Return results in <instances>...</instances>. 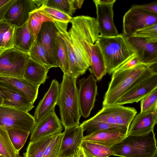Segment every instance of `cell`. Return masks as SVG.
I'll return each instance as SVG.
<instances>
[{"label":"cell","instance_id":"cell-18","mask_svg":"<svg viewBox=\"0 0 157 157\" xmlns=\"http://www.w3.org/2000/svg\"><path fill=\"white\" fill-rule=\"evenodd\" d=\"M57 157H73L83 141V131L80 125L65 128Z\"/></svg>","mask_w":157,"mask_h":157},{"label":"cell","instance_id":"cell-48","mask_svg":"<svg viewBox=\"0 0 157 157\" xmlns=\"http://www.w3.org/2000/svg\"><path fill=\"white\" fill-rule=\"evenodd\" d=\"M0 157H6L5 156H4L0 154ZM19 157H22L21 156H19Z\"/></svg>","mask_w":157,"mask_h":157},{"label":"cell","instance_id":"cell-39","mask_svg":"<svg viewBox=\"0 0 157 157\" xmlns=\"http://www.w3.org/2000/svg\"><path fill=\"white\" fill-rule=\"evenodd\" d=\"M140 101V112L147 111L157 105V88L153 90Z\"/></svg>","mask_w":157,"mask_h":157},{"label":"cell","instance_id":"cell-25","mask_svg":"<svg viewBox=\"0 0 157 157\" xmlns=\"http://www.w3.org/2000/svg\"><path fill=\"white\" fill-rule=\"evenodd\" d=\"M35 41L26 23L21 26L15 27L13 48L29 54Z\"/></svg>","mask_w":157,"mask_h":157},{"label":"cell","instance_id":"cell-16","mask_svg":"<svg viewBox=\"0 0 157 157\" xmlns=\"http://www.w3.org/2000/svg\"><path fill=\"white\" fill-rule=\"evenodd\" d=\"M157 123V105L136 114L128 129L127 136H141L154 131Z\"/></svg>","mask_w":157,"mask_h":157},{"label":"cell","instance_id":"cell-9","mask_svg":"<svg viewBox=\"0 0 157 157\" xmlns=\"http://www.w3.org/2000/svg\"><path fill=\"white\" fill-rule=\"evenodd\" d=\"M35 124L33 116L28 112L0 106V126L5 130L15 129L30 132Z\"/></svg>","mask_w":157,"mask_h":157},{"label":"cell","instance_id":"cell-36","mask_svg":"<svg viewBox=\"0 0 157 157\" xmlns=\"http://www.w3.org/2000/svg\"><path fill=\"white\" fill-rule=\"evenodd\" d=\"M29 55L31 59L45 66L49 69H50L45 51L42 46L36 40L34 42Z\"/></svg>","mask_w":157,"mask_h":157},{"label":"cell","instance_id":"cell-13","mask_svg":"<svg viewBox=\"0 0 157 157\" xmlns=\"http://www.w3.org/2000/svg\"><path fill=\"white\" fill-rule=\"evenodd\" d=\"M125 37L141 63L149 65L157 63V38H146L134 35Z\"/></svg>","mask_w":157,"mask_h":157},{"label":"cell","instance_id":"cell-19","mask_svg":"<svg viewBox=\"0 0 157 157\" xmlns=\"http://www.w3.org/2000/svg\"><path fill=\"white\" fill-rule=\"evenodd\" d=\"M0 91L3 97L2 105L28 112L33 108V104L11 86L0 81Z\"/></svg>","mask_w":157,"mask_h":157},{"label":"cell","instance_id":"cell-17","mask_svg":"<svg viewBox=\"0 0 157 157\" xmlns=\"http://www.w3.org/2000/svg\"><path fill=\"white\" fill-rule=\"evenodd\" d=\"M157 88V73L146 78L130 89L115 103L124 104L138 102Z\"/></svg>","mask_w":157,"mask_h":157},{"label":"cell","instance_id":"cell-4","mask_svg":"<svg viewBox=\"0 0 157 157\" xmlns=\"http://www.w3.org/2000/svg\"><path fill=\"white\" fill-rule=\"evenodd\" d=\"M97 41L109 75L135 53L123 34L112 37L99 35Z\"/></svg>","mask_w":157,"mask_h":157},{"label":"cell","instance_id":"cell-42","mask_svg":"<svg viewBox=\"0 0 157 157\" xmlns=\"http://www.w3.org/2000/svg\"><path fill=\"white\" fill-rule=\"evenodd\" d=\"M15 0H0V21L2 20L6 12Z\"/></svg>","mask_w":157,"mask_h":157},{"label":"cell","instance_id":"cell-38","mask_svg":"<svg viewBox=\"0 0 157 157\" xmlns=\"http://www.w3.org/2000/svg\"><path fill=\"white\" fill-rule=\"evenodd\" d=\"M40 8L53 21L69 23L72 18L57 9L48 7L43 4L40 6Z\"/></svg>","mask_w":157,"mask_h":157},{"label":"cell","instance_id":"cell-7","mask_svg":"<svg viewBox=\"0 0 157 157\" xmlns=\"http://www.w3.org/2000/svg\"><path fill=\"white\" fill-rule=\"evenodd\" d=\"M29 55L14 48L0 51V76L23 77Z\"/></svg>","mask_w":157,"mask_h":157},{"label":"cell","instance_id":"cell-40","mask_svg":"<svg viewBox=\"0 0 157 157\" xmlns=\"http://www.w3.org/2000/svg\"><path fill=\"white\" fill-rule=\"evenodd\" d=\"M132 35L146 38H157V23L136 31Z\"/></svg>","mask_w":157,"mask_h":157},{"label":"cell","instance_id":"cell-24","mask_svg":"<svg viewBox=\"0 0 157 157\" xmlns=\"http://www.w3.org/2000/svg\"><path fill=\"white\" fill-rule=\"evenodd\" d=\"M49 69L30 58L26 64L23 78L34 84L40 86L44 84L48 78Z\"/></svg>","mask_w":157,"mask_h":157},{"label":"cell","instance_id":"cell-28","mask_svg":"<svg viewBox=\"0 0 157 157\" xmlns=\"http://www.w3.org/2000/svg\"><path fill=\"white\" fill-rule=\"evenodd\" d=\"M83 131L89 134L101 130H113L118 131L127 134L128 128L126 127L102 122L93 121L87 120L80 124Z\"/></svg>","mask_w":157,"mask_h":157},{"label":"cell","instance_id":"cell-10","mask_svg":"<svg viewBox=\"0 0 157 157\" xmlns=\"http://www.w3.org/2000/svg\"><path fill=\"white\" fill-rule=\"evenodd\" d=\"M99 35L112 37L118 34L114 20L113 6L116 0H94Z\"/></svg>","mask_w":157,"mask_h":157},{"label":"cell","instance_id":"cell-29","mask_svg":"<svg viewBox=\"0 0 157 157\" xmlns=\"http://www.w3.org/2000/svg\"><path fill=\"white\" fill-rule=\"evenodd\" d=\"M15 29L6 21H0V51L13 48Z\"/></svg>","mask_w":157,"mask_h":157},{"label":"cell","instance_id":"cell-23","mask_svg":"<svg viewBox=\"0 0 157 157\" xmlns=\"http://www.w3.org/2000/svg\"><path fill=\"white\" fill-rule=\"evenodd\" d=\"M58 30L57 35L64 41L67 48L69 66V76L77 78L80 76L75 58L67 31L68 23L53 21Z\"/></svg>","mask_w":157,"mask_h":157},{"label":"cell","instance_id":"cell-37","mask_svg":"<svg viewBox=\"0 0 157 157\" xmlns=\"http://www.w3.org/2000/svg\"><path fill=\"white\" fill-rule=\"evenodd\" d=\"M63 133L56 134L47 147L42 157H57L60 149Z\"/></svg>","mask_w":157,"mask_h":157},{"label":"cell","instance_id":"cell-44","mask_svg":"<svg viewBox=\"0 0 157 157\" xmlns=\"http://www.w3.org/2000/svg\"><path fill=\"white\" fill-rule=\"evenodd\" d=\"M73 157H90L83 149L80 146L77 150L75 155Z\"/></svg>","mask_w":157,"mask_h":157},{"label":"cell","instance_id":"cell-8","mask_svg":"<svg viewBox=\"0 0 157 157\" xmlns=\"http://www.w3.org/2000/svg\"><path fill=\"white\" fill-rule=\"evenodd\" d=\"M157 23V14L146 11L134 5L123 16V34L132 35L136 31Z\"/></svg>","mask_w":157,"mask_h":157},{"label":"cell","instance_id":"cell-45","mask_svg":"<svg viewBox=\"0 0 157 157\" xmlns=\"http://www.w3.org/2000/svg\"><path fill=\"white\" fill-rule=\"evenodd\" d=\"M84 1V0H75V4L77 8H81Z\"/></svg>","mask_w":157,"mask_h":157},{"label":"cell","instance_id":"cell-34","mask_svg":"<svg viewBox=\"0 0 157 157\" xmlns=\"http://www.w3.org/2000/svg\"><path fill=\"white\" fill-rule=\"evenodd\" d=\"M0 154L6 157L20 156L13 147L7 131L0 126Z\"/></svg>","mask_w":157,"mask_h":157},{"label":"cell","instance_id":"cell-12","mask_svg":"<svg viewBox=\"0 0 157 157\" xmlns=\"http://www.w3.org/2000/svg\"><path fill=\"white\" fill-rule=\"evenodd\" d=\"M45 0H15L6 12L2 20L15 27L26 23L30 13L39 8Z\"/></svg>","mask_w":157,"mask_h":157},{"label":"cell","instance_id":"cell-6","mask_svg":"<svg viewBox=\"0 0 157 157\" xmlns=\"http://www.w3.org/2000/svg\"><path fill=\"white\" fill-rule=\"evenodd\" d=\"M137 113L134 108L114 104L103 106L101 110L88 120L123 126L128 129Z\"/></svg>","mask_w":157,"mask_h":157},{"label":"cell","instance_id":"cell-5","mask_svg":"<svg viewBox=\"0 0 157 157\" xmlns=\"http://www.w3.org/2000/svg\"><path fill=\"white\" fill-rule=\"evenodd\" d=\"M113 155L122 157H152L157 152L154 131L141 136H127L110 148Z\"/></svg>","mask_w":157,"mask_h":157},{"label":"cell","instance_id":"cell-43","mask_svg":"<svg viewBox=\"0 0 157 157\" xmlns=\"http://www.w3.org/2000/svg\"><path fill=\"white\" fill-rule=\"evenodd\" d=\"M141 9L149 12L157 14V1L142 5H137Z\"/></svg>","mask_w":157,"mask_h":157},{"label":"cell","instance_id":"cell-41","mask_svg":"<svg viewBox=\"0 0 157 157\" xmlns=\"http://www.w3.org/2000/svg\"><path fill=\"white\" fill-rule=\"evenodd\" d=\"M140 63H141L139 61L137 56L135 53L129 59L117 69L115 71H120L128 69Z\"/></svg>","mask_w":157,"mask_h":157},{"label":"cell","instance_id":"cell-32","mask_svg":"<svg viewBox=\"0 0 157 157\" xmlns=\"http://www.w3.org/2000/svg\"><path fill=\"white\" fill-rule=\"evenodd\" d=\"M43 4L57 9L71 17L77 8L75 0H45Z\"/></svg>","mask_w":157,"mask_h":157},{"label":"cell","instance_id":"cell-31","mask_svg":"<svg viewBox=\"0 0 157 157\" xmlns=\"http://www.w3.org/2000/svg\"><path fill=\"white\" fill-rule=\"evenodd\" d=\"M80 146L90 157H108L113 155L110 148L95 142L83 140Z\"/></svg>","mask_w":157,"mask_h":157},{"label":"cell","instance_id":"cell-27","mask_svg":"<svg viewBox=\"0 0 157 157\" xmlns=\"http://www.w3.org/2000/svg\"><path fill=\"white\" fill-rule=\"evenodd\" d=\"M53 22V20L40 8L32 11L26 22L28 27L33 35L35 41L43 23L45 22Z\"/></svg>","mask_w":157,"mask_h":157},{"label":"cell","instance_id":"cell-11","mask_svg":"<svg viewBox=\"0 0 157 157\" xmlns=\"http://www.w3.org/2000/svg\"><path fill=\"white\" fill-rule=\"evenodd\" d=\"M58 31L53 22H44L36 40L41 44L45 51L50 68L59 67L57 53Z\"/></svg>","mask_w":157,"mask_h":157},{"label":"cell","instance_id":"cell-15","mask_svg":"<svg viewBox=\"0 0 157 157\" xmlns=\"http://www.w3.org/2000/svg\"><path fill=\"white\" fill-rule=\"evenodd\" d=\"M55 109L35 124L31 132L29 142L62 133L63 126Z\"/></svg>","mask_w":157,"mask_h":157},{"label":"cell","instance_id":"cell-30","mask_svg":"<svg viewBox=\"0 0 157 157\" xmlns=\"http://www.w3.org/2000/svg\"><path fill=\"white\" fill-rule=\"evenodd\" d=\"M55 135L29 142L24 157H42L47 147Z\"/></svg>","mask_w":157,"mask_h":157},{"label":"cell","instance_id":"cell-35","mask_svg":"<svg viewBox=\"0 0 157 157\" xmlns=\"http://www.w3.org/2000/svg\"><path fill=\"white\" fill-rule=\"evenodd\" d=\"M7 132L13 147L19 152L25 143L30 132L15 129H9Z\"/></svg>","mask_w":157,"mask_h":157},{"label":"cell","instance_id":"cell-46","mask_svg":"<svg viewBox=\"0 0 157 157\" xmlns=\"http://www.w3.org/2000/svg\"><path fill=\"white\" fill-rule=\"evenodd\" d=\"M3 101V99L2 94L0 91V106L2 105Z\"/></svg>","mask_w":157,"mask_h":157},{"label":"cell","instance_id":"cell-47","mask_svg":"<svg viewBox=\"0 0 157 157\" xmlns=\"http://www.w3.org/2000/svg\"><path fill=\"white\" fill-rule=\"evenodd\" d=\"M152 157H157V152L155 153Z\"/></svg>","mask_w":157,"mask_h":157},{"label":"cell","instance_id":"cell-2","mask_svg":"<svg viewBox=\"0 0 157 157\" xmlns=\"http://www.w3.org/2000/svg\"><path fill=\"white\" fill-rule=\"evenodd\" d=\"M156 73L157 63L152 65L140 63L128 69L114 71L104 96L102 106L115 104L134 86Z\"/></svg>","mask_w":157,"mask_h":157},{"label":"cell","instance_id":"cell-26","mask_svg":"<svg viewBox=\"0 0 157 157\" xmlns=\"http://www.w3.org/2000/svg\"><path fill=\"white\" fill-rule=\"evenodd\" d=\"M90 60L89 70L97 81H100L107 72L104 58L97 41L92 46Z\"/></svg>","mask_w":157,"mask_h":157},{"label":"cell","instance_id":"cell-33","mask_svg":"<svg viewBox=\"0 0 157 157\" xmlns=\"http://www.w3.org/2000/svg\"><path fill=\"white\" fill-rule=\"evenodd\" d=\"M57 56L59 67L63 74L69 76V66L67 48L63 40L57 34Z\"/></svg>","mask_w":157,"mask_h":157},{"label":"cell","instance_id":"cell-3","mask_svg":"<svg viewBox=\"0 0 157 157\" xmlns=\"http://www.w3.org/2000/svg\"><path fill=\"white\" fill-rule=\"evenodd\" d=\"M77 78L63 74L58 99L60 121L64 128L79 125L80 112Z\"/></svg>","mask_w":157,"mask_h":157},{"label":"cell","instance_id":"cell-14","mask_svg":"<svg viewBox=\"0 0 157 157\" xmlns=\"http://www.w3.org/2000/svg\"><path fill=\"white\" fill-rule=\"evenodd\" d=\"M97 81L92 74L79 80L78 94L80 112L81 116L85 118L89 116L94 107L98 94Z\"/></svg>","mask_w":157,"mask_h":157},{"label":"cell","instance_id":"cell-22","mask_svg":"<svg viewBox=\"0 0 157 157\" xmlns=\"http://www.w3.org/2000/svg\"><path fill=\"white\" fill-rule=\"evenodd\" d=\"M126 136V134L119 131L104 130L87 135L83 137V141L95 142L110 148Z\"/></svg>","mask_w":157,"mask_h":157},{"label":"cell","instance_id":"cell-1","mask_svg":"<svg viewBox=\"0 0 157 157\" xmlns=\"http://www.w3.org/2000/svg\"><path fill=\"white\" fill-rule=\"evenodd\" d=\"M68 33L80 75L84 74L90 66L92 46L98 40L99 33L96 19L88 16L72 18Z\"/></svg>","mask_w":157,"mask_h":157},{"label":"cell","instance_id":"cell-20","mask_svg":"<svg viewBox=\"0 0 157 157\" xmlns=\"http://www.w3.org/2000/svg\"><path fill=\"white\" fill-rule=\"evenodd\" d=\"M60 85L56 79L52 80L49 88L40 100L35 109L33 116L35 123L55 109L58 99Z\"/></svg>","mask_w":157,"mask_h":157},{"label":"cell","instance_id":"cell-21","mask_svg":"<svg viewBox=\"0 0 157 157\" xmlns=\"http://www.w3.org/2000/svg\"><path fill=\"white\" fill-rule=\"evenodd\" d=\"M0 81L13 87L33 104L37 98L40 86L31 82L23 77H11L0 76Z\"/></svg>","mask_w":157,"mask_h":157}]
</instances>
